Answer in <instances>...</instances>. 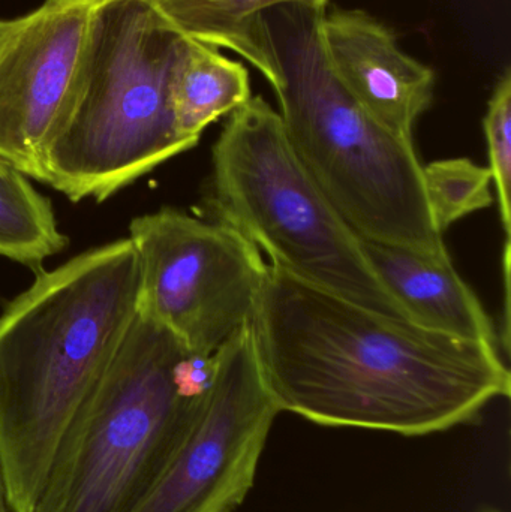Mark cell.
Instances as JSON below:
<instances>
[{
  "label": "cell",
  "instance_id": "9c48e42d",
  "mask_svg": "<svg viewBox=\"0 0 511 512\" xmlns=\"http://www.w3.org/2000/svg\"><path fill=\"white\" fill-rule=\"evenodd\" d=\"M104 0H45L0 20V159L42 182L47 150L74 104L96 9Z\"/></svg>",
  "mask_w": 511,
  "mask_h": 512
},
{
  "label": "cell",
  "instance_id": "52a82bcc",
  "mask_svg": "<svg viewBox=\"0 0 511 512\" xmlns=\"http://www.w3.org/2000/svg\"><path fill=\"white\" fill-rule=\"evenodd\" d=\"M137 312L195 354H216L251 324L267 264L228 225L176 209L132 219Z\"/></svg>",
  "mask_w": 511,
  "mask_h": 512
},
{
  "label": "cell",
  "instance_id": "e0dca14e",
  "mask_svg": "<svg viewBox=\"0 0 511 512\" xmlns=\"http://www.w3.org/2000/svg\"><path fill=\"white\" fill-rule=\"evenodd\" d=\"M0 512H11L6 502L5 484H3L2 468H0Z\"/></svg>",
  "mask_w": 511,
  "mask_h": 512
},
{
  "label": "cell",
  "instance_id": "8992f818",
  "mask_svg": "<svg viewBox=\"0 0 511 512\" xmlns=\"http://www.w3.org/2000/svg\"><path fill=\"white\" fill-rule=\"evenodd\" d=\"M216 221L306 282L374 312L414 322L294 152L278 111L261 96L230 114L212 152ZM419 325V324H417Z\"/></svg>",
  "mask_w": 511,
  "mask_h": 512
},
{
  "label": "cell",
  "instance_id": "8fae6325",
  "mask_svg": "<svg viewBox=\"0 0 511 512\" xmlns=\"http://www.w3.org/2000/svg\"><path fill=\"white\" fill-rule=\"evenodd\" d=\"M378 276L404 304L416 324L459 339L497 346L494 325L476 292L453 267L452 258H432L387 243L362 239Z\"/></svg>",
  "mask_w": 511,
  "mask_h": 512
},
{
  "label": "cell",
  "instance_id": "2e32d148",
  "mask_svg": "<svg viewBox=\"0 0 511 512\" xmlns=\"http://www.w3.org/2000/svg\"><path fill=\"white\" fill-rule=\"evenodd\" d=\"M492 182L497 188L500 216L507 243L511 233V72L506 69L489 99L488 113L483 120Z\"/></svg>",
  "mask_w": 511,
  "mask_h": 512
},
{
  "label": "cell",
  "instance_id": "6da1fadb",
  "mask_svg": "<svg viewBox=\"0 0 511 512\" xmlns=\"http://www.w3.org/2000/svg\"><path fill=\"white\" fill-rule=\"evenodd\" d=\"M251 330L279 411L320 426L434 435L510 397L497 346L381 315L273 262Z\"/></svg>",
  "mask_w": 511,
  "mask_h": 512
},
{
  "label": "cell",
  "instance_id": "9a60e30c",
  "mask_svg": "<svg viewBox=\"0 0 511 512\" xmlns=\"http://www.w3.org/2000/svg\"><path fill=\"white\" fill-rule=\"evenodd\" d=\"M491 170L470 159L435 161L423 167L429 212L441 234L459 219L492 204Z\"/></svg>",
  "mask_w": 511,
  "mask_h": 512
},
{
  "label": "cell",
  "instance_id": "7c38bea8",
  "mask_svg": "<svg viewBox=\"0 0 511 512\" xmlns=\"http://www.w3.org/2000/svg\"><path fill=\"white\" fill-rule=\"evenodd\" d=\"M186 38L228 48L248 60L270 86L278 69L263 30V14L276 6L299 5L324 11L329 0H147Z\"/></svg>",
  "mask_w": 511,
  "mask_h": 512
},
{
  "label": "cell",
  "instance_id": "ac0fdd59",
  "mask_svg": "<svg viewBox=\"0 0 511 512\" xmlns=\"http://www.w3.org/2000/svg\"><path fill=\"white\" fill-rule=\"evenodd\" d=\"M479 512H503V511L497 510V508H485V510H482Z\"/></svg>",
  "mask_w": 511,
  "mask_h": 512
},
{
  "label": "cell",
  "instance_id": "5bb4252c",
  "mask_svg": "<svg viewBox=\"0 0 511 512\" xmlns=\"http://www.w3.org/2000/svg\"><path fill=\"white\" fill-rule=\"evenodd\" d=\"M68 245L50 201L30 179L0 159V256L41 270Z\"/></svg>",
  "mask_w": 511,
  "mask_h": 512
},
{
  "label": "cell",
  "instance_id": "4fadbf2b",
  "mask_svg": "<svg viewBox=\"0 0 511 512\" xmlns=\"http://www.w3.org/2000/svg\"><path fill=\"white\" fill-rule=\"evenodd\" d=\"M251 99L245 66L213 45L186 39L171 83V110L177 132L197 146L210 123Z\"/></svg>",
  "mask_w": 511,
  "mask_h": 512
},
{
  "label": "cell",
  "instance_id": "5b68a950",
  "mask_svg": "<svg viewBox=\"0 0 511 512\" xmlns=\"http://www.w3.org/2000/svg\"><path fill=\"white\" fill-rule=\"evenodd\" d=\"M186 39L147 0H104L74 104L45 155L42 183L74 203H102L191 150L171 110Z\"/></svg>",
  "mask_w": 511,
  "mask_h": 512
},
{
  "label": "cell",
  "instance_id": "ba28073f",
  "mask_svg": "<svg viewBox=\"0 0 511 512\" xmlns=\"http://www.w3.org/2000/svg\"><path fill=\"white\" fill-rule=\"evenodd\" d=\"M279 412L248 324L219 349L215 381L191 430L132 512L236 511L254 486Z\"/></svg>",
  "mask_w": 511,
  "mask_h": 512
},
{
  "label": "cell",
  "instance_id": "30bf717a",
  "mask_svg": "<svg viewBox=\"0 0 511 512\" xmlns=\"http://www.w3.org/2000/svg\"><path fill=\"white\" fill-rule=\"evenodd\" d=\"M318 36L333 75L360 107L393 134L413 140L414 125L434 99V71L360 9L323 12Z\"/></svg>",
  "mask_w": 511,
  "mask_h": 512
},
{
  "label": "cell",
  "instance_id": "277c9868",
  "mask_svg": "<svg viewBox=\"0 0 511 512\" xmlns=\"http://www.w3.org/2000/svg\"><path fill=\"white\" fill-rule=\"evenodd\" d=\"M218 354H195L147 316L134 321L81 405L30 512H132L191 430Z\"/></svg>",
  "mask_w": 511,
  "mask_h": 512
},
{
  "label": "cell",
  "instance_id": "3957f363",
  "mask_svg": "<svg viewBox=\"0 0 511 512\" xmlns=\"http://www.w3.org/2000/svg\"><path fill=\"white\" fill-rule=\"evenodd\" d=\"M324 11L276 6L263 30L278 69L285 134L309 176L362 239L449 258L413 140L369 116L333 75L318 36Z\"/></svg>",
  "mask_w": 511,
  "mask_h": 512
},
{
  "label": "cell",
  "instance_id": "7a4b0ae2",
  "mask_svg": "<svg viewBox=\"0 0 511 512\" xmlns=\"http://www.w3.org/2000/svg\"><path fill=\"white\" fill-rule=\"evenodd\" d=\"M131 240L90 249L0 315V468L11 512H30L63 435L119 351L135 313Z\"/></svg>",
  "mask_w": 511,
  "mask_h": 512
}]
</instances>
